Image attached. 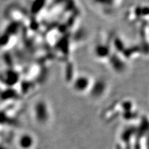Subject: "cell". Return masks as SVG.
Masks as SVG:
<instances>
[{"mask_svg": "<svg viewBox=\"0 0 149 149\" xmlns=\"http://www.w3.org/2000/svg\"><path fill=\"white\" fill-rule=\"evenodd\" d=\"M34 115L36 120L39 124H45L50 119V110L48 106L44 102H39L34 109Z\"/></svg>", "mask_w": 149, "mask_h": 149, "instance_id": "1", "label": "cell"}, {"mask_svg": "<svg viewBox=\"0 0 149 149\" xmlns=\"http://www.w3.org/2000/svg\"><path fill=\"white\" fill-rule=\"evenodd\" d=\"M36 144L34 136L29 133L23 134L18 139V146L21 149H32Z\"/></svg>", "mask_w": 149, "mask_h": 149, "instance_id": "2", "label": "cell"}]
</instances>
